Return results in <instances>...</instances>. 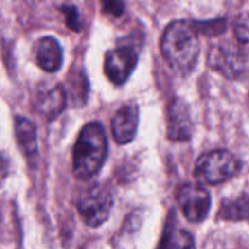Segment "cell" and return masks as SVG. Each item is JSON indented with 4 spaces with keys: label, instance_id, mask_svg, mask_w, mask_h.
<instances>
[{
    "label": "cell",
    "instance_id": "cell-4",
    "mask_svg": "<svg viewBox=\"0 0 249 249\" xmlns=\"http://www.w3.org/2000/svg\"><path fill=\"white\" fill-rule=\"evenodd\" d=\"M77 207L85 225L96 229L108 220L113 196L106 185L95 184L83 192Z\"/></svg>",
    "mask_w": 249,
    "mask_h": 249
},
{
    "label": "cell",
    "instance_id": "cell-11",
    "mask_svg": "<svg viewBox=\"0 0 249 249\" xmlns=\"http://www.w3.org/2000/svg\"><path fill=\"white\" fill-rule=\"evenodd\" d=\"M175 212L169 213L167 224L164 226L162 238H160V247L162 248H194L195 242L192 236L184 229H179L175 221Z\"/></svg>",
    "mask_w": 249,
    "mask_h": 249
},
{
    "label": "cell",
    "instance_id": "cell-14",
    "mask_svg": "<svg viewBox=\"0 0 249 249\" xmlns=\"http://www.w3.org/2000/svg\"><path fill=\"white\" fill-rule=\"evenodd\" d=\"M218 218L223 220L243 221L248 219V197L247 194L236 199H225L219 209Z\"/></svg>",
    "mask_w": 249,
    "mask_h": 249
},
{
    "label": "cell",
    "instance_id": "cell-9",
    "mask_svg": "<svg viewBox=\"0 0 249 249\" xmlns=\"http://www.w3.org/2000/svg\"><path fill=\"white\" fill-rule=\"evenodd\" d=\"M139 106L135 102L123 105L112 118V134L118 145H126L135 139L139 126Z\"/></svg>",
    "mask_w": 249,
    "mask_h": 249
},
{
    "label": "cell",
    "instance_id": "cell-6",
    "mask_svg": "<svg viewBox=\"0 0 249 249\" xmlns=\"http://www.w3.org/2000/svg\"><path fill=\"white\" fill-rule=\"evenodd\" d=\"M177 201L185 218L194 224L206 220L212 207L209 192L197 184L181 185L178 189Z\"/></svg>",
    "mask_w": 249,
    "mask_h": 249
},
{
    "label": "cell",
    "instance_id": "cell-5",
    "mask_svg": "<svg viewBox=\"0 0 249 249\" xmlns=\"http://www.w3.org/2000/svg\"><path fill=\"white\" fill-rule=\"evenodd\" d=\"M208 65L230 79H238L247 71V55L231 43L212 46L208 53Z\"/></svg>",
    "mask_w": 249,
    "mask_h": 249
},
{
    "label": "cell",
    "instance_id": "cell-3",
    "mask_svg": "<svg viewBox=\"0 0 249 249\" xmlns=\"http://www.w3.org/2000/svg\"><path fill=\"white\" fill-rule=\"evenodd\" d=\"M242 167V160L230 151H211L197 160L195 178L201 184L219 185L235 178Z\"/></svg>",
    "mask_w": 249,
    "mask_h": 249
},
{
    "label": "cell",
    "instance_id": "cell-18",
    "mask_svg": "<svg viewBox=\"0 0 249 249\" xmlns=\"http://www.w3.org/2000/svg\"><path fill=\"white\" fill-rule=\"evenodd\" d=\"M101 9L105 15L112 17H121L125 11V1L124 0H100Z\"/></svg>",
    "mask_w": 249,
    "mask_h": 249
},
{
    "label": "cell",
    "instance_id": "cell-15",
    "mask_svg": "<svg viewBox=\"0 0 249 249\" xmlns=\"http://www.w3.org/2000/svg\"><path fill=\"white\" fill-rule=\"evenodd\" d=\"M68 90L71 99L78 105H85L89 92V80L83 71H74L68 79Z\"/></svg>",
    "mask_w": 249,
    "mask_h": 249
},
{
    "label": "cell",
    "instance_id": "cell-16",
    "mask_svg": "<svg viewBox=\"0 0 249 249\" xmlns=\"http://www.w3.org/2000/svg\"><path fill=\"white\" fill-rule=\"evenodd\" d=\"M195 28L198 32V34H204L207 36H214L223 34L224 32L228 29V23L226 19L218 18V19H212V21H194Z\"/></svg>",
    "mask_w": 249,
    "mask_h": 249
},
{
    "label": "cell",
    "instance_id": "cell-12",
    "mask_svg": "<svg viewBox=\"0 0 249 249\" xmlns=\"http://www.w3.org/2000/svg\"><path fill=\"white\" fill-rule=\"evenodd\" d=\"M15 138L19 150L27 157H33L38 152V143H36V130L29 119L24 117L15 118Z\"/></svg>",
    "mask_w": 249,
    "mask_h": 249
},
{
    "label": "cell",
    "instance_id": "cell-2",
    "mask_svg": "<svg viewBox=\"0 0 249 249\" xmlns=\"http://www.w3.org/2000/svg\"><path fill=\"white\" fill-rule=\"evenodd\" d=\"M108 152L105 128L100 122H89L78 135L73 147L72 172L78 180H89L100 172Z\"/></svg>",
    "mask_w": 249,
    "mask_h": 249
},
{
    "label": "cell",
    "instance_id": "cell-7",
    "mask_svg": "<svg viewBox=\"0 0 249 249\" xmlns=\"http://www.w3.org/2000/svg\"><path fill=\"white\" fill-rule=\"evenodd\" d=\"M139 61V55L133 46H119L109 50L105 57V74L112 84L121 87L133 74Z\"/></svg>",
    "mask_w": 249,
    "mask_h": 249
},
{
    "label": "cell",
    "instance_id": "cell-8",
    "mask_svg": "<svg viewBox=\"0 0 249 249\" xmlns=\"http://www.w3.org/2000/svg\"><path fill=\"white\" fill-rule=\"evenodd\" d=\"M194 133L191 111L187 102L181 97L170 101L167 111V135L172 141L191 140Z\"/></svg>",
    "mask_w": 249,
    "mask_h": 249
},
{
    "label": "cell",
    "instance_id": "cell-19",
    "mask_svg": "<svg viewBox=\"0 0 249 249\" xmlns=\"http://www.w3.org/2000/svg\"><path fill=\"white\" fill-rule=\"evenodd\" d=\"M235 36L240 43L247 44L248 43V19L247 16H242L240 18V21L236 23L235 29Z\"/></svg>",
    "mask_w": 249,
    "mask_h": 249
},
{
    "label": "cell",
    "instance_id": "cell-17",
    "mask_svg": "<svg viewBox=\"0 0 249 249\" xmlns=\"http://www.w3.org/2000/svg\"><path fill=\"white\" fill-rule=\"evenodd\" d=\"M60 11L65 15V22L68 28L74 32H79L82 29V22H80L79 12L77 7L73 5H62L60 7Z\"/></svg>",
    "mask_w": 249,
    "mask_h": 249
},
{
    "label": "cell",
    "instance_id": "cell-10",
    "mask_svg": "<svg viewBox=\"0 0 249 249\" xmlns=\"http://www.w3.org/2000/svg\"><path fill=\"white\" fill-rule=\"evenodd\" d=\"M36 61L39 67L48 73H55L62 67L63 50L53 36H43L34 46Z\"/></svg>",
    "mask_w": 249,
    "mask_h": 249
},
{
    "label": "cell",
    "instance_id": "cell-1",
    "mask_svg": "<svg viewBox=\"0 0 249 249\" xmlns=\"http://www.w3.org/2000/svg\"><path fill=\"white\" fill-rule=\"evenodd\" d=\"M160 51L175 73L190 74L196 67L201 53L198 32L194 21L177 19L168 24L160 40Z\"/></svg>",
    "mask_w": 249,
    "mask_h": 249
},
{
    "label": "cell",
    "instance_id": "cell-13",
    "mask_svg": "<svg viewBox=\"0 0 249 249\" xmlns=\"http://www.w3.org/2000/svg\"><path fill=\"white\" fill-rule=\"evenodd\" d=\"M66 99H67V94H66L65 88L62 85H56L55 88L46 92L44 99L41 100L39 109L48 121H53L66 108Z\"/></svg>",
    "mask_w": 249,
    "mask_h": 249
}]
</instances>
